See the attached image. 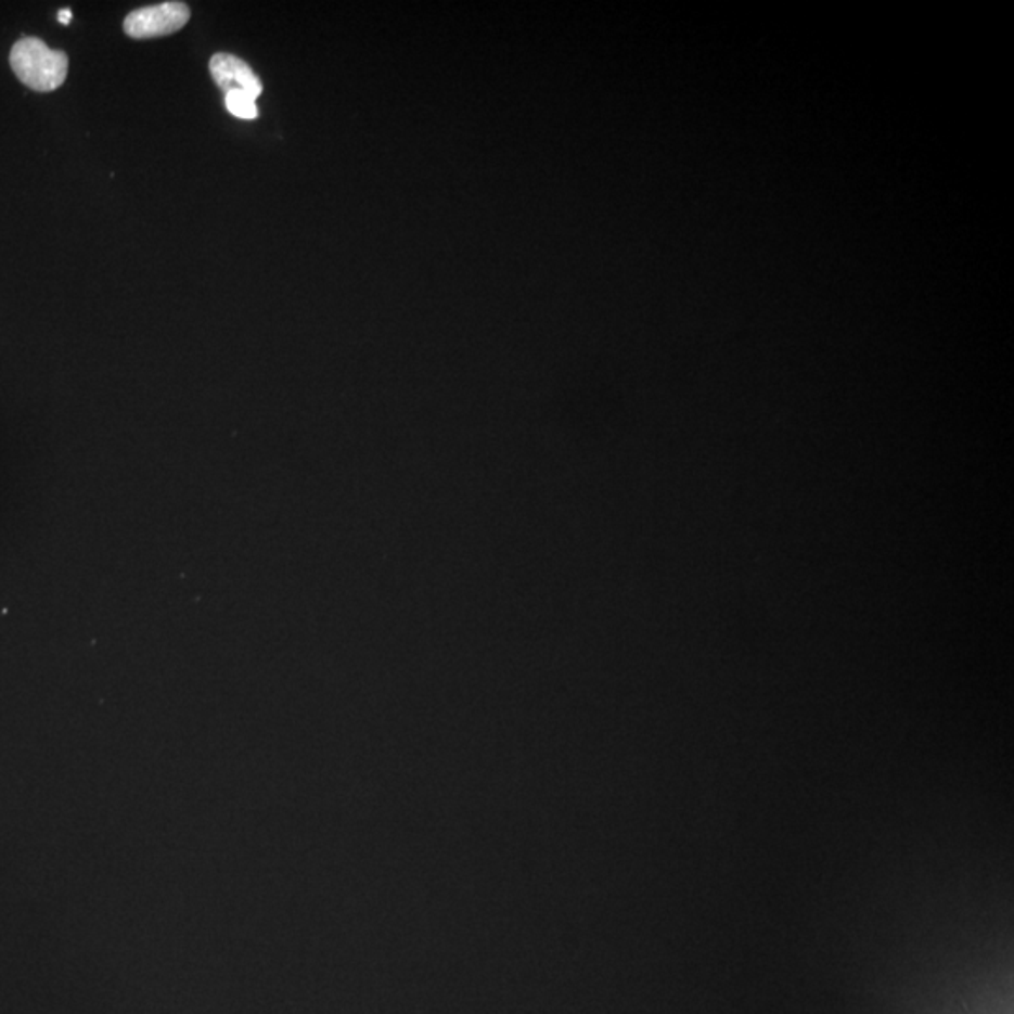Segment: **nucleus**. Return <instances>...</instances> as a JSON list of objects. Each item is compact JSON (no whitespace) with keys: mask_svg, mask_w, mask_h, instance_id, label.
<instances>
[{"mask_svg":"<svg viewBox=\"0 0 1014 1014\" xmlns=\"http://www.w3.org/2000/svg\"><path fill=\"white\" fill-rule=\"evenodd\" d=\"M210 76L215 79L220 91H243L251 94L254 100L261 94V81L254 74L253 68L239 56L230 53H217L210 59Z\"/></svg>","mask_w":1014,"mask_h":1014,"instance_id":"3","label":"nucleus"},{"mask_svg":"<svg viewBox=\"0 0 1014 1014\" xmlns=\"http://www.w3.org/2000/svg\"><path fill=\"white\" fill-rule=\"evenodd\" d=\"M59 22L63 23V25H68V23L72 22L70 10H61V12H59Z\"/></svg>","mask_w":1014,"mask_h":1014,"instance_id":"5","label":"nucleus"},{"mask_svg":"<svg viewBox=\"0 0 1014 1014\" xmlns=\"http://www.w3.org/2000/svg\"><path fill=\"white\" fill-rule=\"evenodd\" d=\"M10 64L17 79L33 91H55L68 76L66 53L50 50L40 38H22L15 43Z\"/></svg>","mask_w":1014,"mask_h":1014,"instance_id":"1","label":"nucleus"},{"mask_svg":"<svg viewBox=\"0 0 1014 1014\" xmlns=\"http://www.w3.org/2000/svg\"><path fill=\"white\" fill-rule=\"evenodd\" d=\"M226 107L228 112L233 115V117H239V119H256L258 117V107H256V100L246 94L243 91H233L226 94Z\"/></svg>","mask_w":1014,"mask_h":1014,"instance_id":"4","label":"nucleus"},{"mask_svg":"<svg viewBox=\"0 0 1014 1014\" xmlns=\"http://www.w3.org/2000/svg\"><path fill=\"white\" fill-rule=\"evenodd\" d=\"M189 20L190 8L184 2H162L130 12L125 20V33L136 40L161 38L181 30Z\"/></svg>","mask_w":1014,"mask_h":1014,"instance_id":"2","label":"nucleus"}]
</instances>
